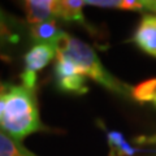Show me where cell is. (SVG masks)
I'll return each instance as SVG.
<instances>
[{
    "label": "cell",
    "instance_id": "obj_3",
    "mask_svg": "<svg viewBox=\"0 0 156 156\" xmlns=\"http://www.w3.org/2000/svg\"><path fill=\"white\" fill-rule=\"evenodd\" d=\"M30 41V27L0 7V57L11 60Z\"/></svg>",
    "mask_w": 156,
    "mask_h": 156
},
{
    "label": "cell",
    "instance_id": "obj_12",
    "mask_svg": "<svg viewBox=\"0 0 156 156\" xmlns=\"http://www.w3.org/2000/svg\"><path fill=\"white\" fill-rule=\"evenodd\" d=\"M131 95L138 101H151L154 103L156 99V78L144 81L134 89H131Z\"/></svg>",
    "mask_w": 156,
    "mask_h": 156
},
{
    "label": "cell",
    "instance_id": "obj_4",
    "mask_svg": "<svg viewBox=\"0 0 156 156\" xmlns=\"http://www.w3.org/2000/svg\"><path fill=\"white\" fill-rule=\"evenodd\" d=\"M134 42L144 52L156 57V16H143L134 34Z\"/></svg>",
    "mask_w": 156,
    "mask_h": 156
},
{
    "label": "cell",
    "instance_id": "obj_8",
    "mask_svg": "<svg viewBox=\"0 0 156 156\" xmlns=\"http://www.w3.org/2000/svg\"><path fill=\"white\" fill-rule=\"evenodd\" d=\"M86 2L81 0H65V2H56V17L62 18L65 21L72 22H85L82 8Z\"/></svg>",
    "mask_w": 156,
    "mask_h": 156
},
{
    "label": "cell",
    "instance_id": "obj_10",
    "mask_svg": "<svg viewBox=\"0 0 156 156\" xmlns=\"http://www.w3.org/2000/svg\"><path fill=\"white\" fill-rule=\"evenodd\" d=\"M108 143H109V156H131L135 150L129 146L124 135L117 131H108Z\"/></svg>",
    "mask_w": 156,
    "mask_h": 156
},
{
    "label": "cell",
    "instance_id": "obj_5",
    "mask_svg": "<svg viewBox=\"0 0 156 156\" xmlns=\"http://www.w3.org/2000/svg\"><path fill=\"white\" fill-rule=\"evenodd\" d=\"M57 53V48L47 43L34 44L25 55V72L35 73L42 70Z\"/></svg>",
    "mask_w": 156,
    "mask_h": 156
},
{
    "label": "cell",
    "instance_id": "obj_13",
    "mask_svg": "<svg viewBox=\"0 0 156 156\" xmlns=\"http://www.w3.org/2000/svg\"><path fill=\"white\" fill-rule=\"evenodd\" d=\"M146 2H134V0H122L121 9H142L144 8Z\"/></svg>",
    "mask_w": 156,
    "mask_h": 156
},
{
    "label": "cell",
    "instance_id": "obj_14",
    "mask_svg": "<svg viewBox=\"0 0 156 156\" xmlns=\"http://www.w3.org/2000/svg\"><path fill=\"white\" fill-rule=\"evenodd\" d=\"M144 8L151 9V11L156 12V2H146V4H144Z\"/></svg>",
    "mask_w": 156,
    "mask_h": 156
},
{
    "label": "cell",
    "instance_id": "obj_1",
    "mask_svg": "<svg viewBox=\"0 0 156 156\" xmlns=\"http://www.w3.org/2000/svg\"><path fill=\"white\" fill-rule=\"evenodd\" d=\"M0 100L3 108L0 130L21 142L25 136L44 129L34 90L23 85L0 82Z\"/></svg>",
    "mask_w": 156,
    "mask_h": 156
},
{
    "label": "cell",
    "instance_id": "obj_9",
    "mask_svg": "<svg viewBox=\"0 0 156 156\" xmlns=\"http://www.w3.org/2000/svg\"><path fill=\"white\" fill-rule=\"evenodd\" d=\"M0 156H37L29 151L20 140L0 130Z\"/></svg>",
    "mask_w": 156,
    "mask_h": 156
},
{
    "label": "cell",
    "instance_id": "obj_6",
    "mask_svg": "<svg viewBox=\"0 0 156 156\" xmlns=\"http://www.w3.org/2000/svg\"><path fill=\"white\" fill-rule=\"evenodd\" d=\"M25 12L27 22L31 26L51 21L56 17V2L55 0H29L25 2Z\"/></svg>",
    "mask_w": 156,
    "mask_h": 156
},
{
    "label": "cell",
    "instance_id": "obj_7",
    "mask_svg": "<svg viewBox=\"0 0 156 156\" xmlns=\"http://www.w3.org/2000/svg\"><path fill=\"white\" fill-rule=\"evenodd\" d=\"M65 34L66 33L62 31L60 26H57L55 20L30 26V38L31 42H34L35 44H38V43H47V44H52L57 48L58 43L65 37Z\"/></svg>",
    "mask_w": 156,
    "mask_h": 156
},
{
    "label": "cell",
    "instance_id": "obj_2",
    "mask_svg": "<svg viewBox=\"0 0 156 156\" xmlns=\"http://www.w3.org/2000/svg\"><path fill=\"white\" fill-rule=\"evenodd\" d=\"M57 52L69 57L80 68L81 73L85 77H89L98 83L103 85L107 90L119 95L131 94L130 87L112 76L101 64L95 51L85 42L65 34V37L57 46Z\"/></svg>",
    "mask_w": 156,
    "mask_h": 156
},
{
    "label": "cell",
    "instance_id": "obj_15",
    "mask_svg": "<svg viewBox=\"0 0 156 156\" xmlns=\"http://www.w3.org/2000/svg\"><path fill=\"white\" fill-rule=\"evenodd\" d=\"M154 104H156V99H155V101H154Z\"/></svg>",
    "mask_w": 156,
    "mask_h": 156
},
{
    "label": "cell",
    "instance_id": "obj_11",
    "mask_svg": "<svg viewBox=\"0 0 156 156\" xmlns=\"http://www.w3.org/2000/svg\"><path fill=\"white\" fill-rule=\"evenodd\" d=\"M86 77L83 74H74L68 77L56 78L57 87L62 91L74 92V94H85L87 92V86L85 83Z\"/></svg>",
    "mask_w": 156,
    "mask_h": 156
}]
</instances>
